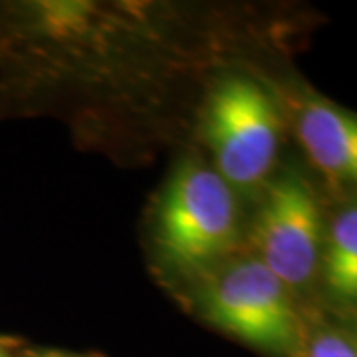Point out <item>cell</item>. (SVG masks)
<instances>
[{"instance_id": "cell-1", "label": "cell", "mask_w": 357, "mask_h": 357, "mask_svg": "<svg viewBox=\"0 0 357 357\" xmlns=\"http://www.w3.org/2000/svg\"><path fill=\"white\" fill-rule=\"evenodd\" d=\"M153 230L169 266L185 276L208 274L234 255L241 241L236 191L213 167L187 159L167 181Z\"/></svg>"}, {"instance_id": "cell-2", "label": "cell", "mask_w": 357, "mask_h": 357, "mask_svg": "<svg viewBox=\"0 0 357 357\" xmlns=\"http://www.w3.org/2000/svg\"><path fill=\"white\" fill-rule=\"evenodd\" d=\"M206 319L270 356L294 357L304 316L294 294L252 255L230 256L206 274Z\"/></svg>"}, {"instance_id": "cell-3", "label": "cell", "mask_w": 357, "mask_h": 357, "mask_svg": "<svg viewBox=\"0 0 357 357\" xmlns=\"http://www.w3.org/2000/svg\"><path fill=\"white\" fill-rule=\"evenodd\" d=\"M278 105L256 79L230 74L211 89L203 137L215 171L234 191H255L270 177L280 149Z\"/></svg>"}, {"instance_id": "cell-4", "label": "cell", "mask_w": 357, "mask_h": 357, "mask_svg": "<svg viewBox=\"0 0 357 357\" xmlns=\"http://www.w3.org/2000/svg\"><path fill=\"white\" fill-rule=\"evenodd\" d=\"M326 222L316 189L298 171L274 178L252 227V256L290 290L307 288L319 272Z\"/></svg>"}, {"instance_id": "cell-5", "label": "cell", "mask_w": 357, "mask_h": 357, "mask_svg": "<svg viewBox=\"0 0 357 357\" xmlns=\"http://www.w3.org/2000/svg\"><path fill=\"white\" fill-rule=\"evenodd\" d=\"M296 135L321 178L340 189L357 175V119L347 109L319 96L298 103Z\"/></svg>"}, {"instance_id": "cell-6", "label": "cell", "mask_w": 357, "mask_h": 357, "mask_svg": "<svg viewBox=\"0 0 357 357\" xmlns=\"http://www.w3.org/2000/svg\"><path fill=\"white\" fill-rule=\"evenodd\" d=\"M319 272L333 300L349 304L357 298V208L344 204L326 227Z\"/></svg>"}, {"instance_id": "cell-7", "label": "cell", "mask_w": 357, "mask_h": 357, "mask_svg": "<svg viewBox=\"0 0 357 357\" xmlns=\"http://www.w3.org/2000/svg\"><path fill=\"white\" fill-rule=\"evenodd\" d=\"M294 357H357L356 333L335 321H307Z\"/></svg>"}, {"instance_id": "cell-8", "label": "cell", "mask_w": 357, "mask_h": 357, "mask_svg": "<svg viewBox=\"0 0 357 357\" xmlns=\"http://www.w3.org/2000/svg\"><path fill=\"white\" fill-rule=\"evenodd\" d=\"M36 357H82L76 354H68V351H56V349H48V351H42Z\"/></svg>"}, {"instance_id": "cell-9", "label": "cell", "mask_w": 357, "mask_h": 357, "mask_svg": "<svg viewBox=\"0 0 357 357\" xmlns=\"http://www.w3.org/2000/svg\"><path fill=\"white\" fill-rule=\"evenodd\" d=\"M0 357H16L13 351H10L6 345H4V342H2V340H0Z\"/></svg>"}]
</instances>
